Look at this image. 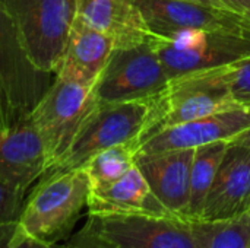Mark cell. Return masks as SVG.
Instances as JSON below:
<instances>
[{"label": "cell", "mask_w": 250, "mask_h": 248, "mask_svg": "<svg viewBox=\"0 0 250 248\" xmlns=\"http://www.w3.org/2000/svg\"><path fill=\"white\" fill-rule=\"evenodd\" d=\"M25 197V194L0 181V235L18 222Z\"/></svg>", "instance_id": "21"}, {"label": "cell", "mask_w": 250, "mask_h": 248, "mask_svg": "<svg viewBox=\"0 0 250 248\" xmlns=\"http://www.w3.org/2000/svg\"><path fill=\"white\" fill-rule=\"evenodd\" d=\"M155 48L170 79L214 69H224L250 60V34L205 32L199 45L190 50H176L158 37Z\"/></svg>", "instance_id": "10"}, {"label": "cell", "mask_w": 250, "mask_h": 248, "mask_svg": "<svg viewBox=\"0 0 250 248\" xmlns=\"http://www.w3.org/2000/svg\"><path fill=\"white\" fill-rule=\"evenodd\" d=\"M51 86V73L38 69L0 0V123L3 132L25 121Z\"/></svg>", "instance_id": "4"}, {"label": "cell", "mask_w": 250, "mask_h": 248, "mask_svg": "<svg viewBox=\"0 0 250 248\" xmlns=\"http://www.w3.org/2000/svg\"><path fill=\"white\" fill-rule=\"evenodd\" d=\"M250 210V149L229 143L199 221H229Z\"/></svg>", "instance_id": "13"}, {"label": "cell", "mask_w": 250, "mask_h": 248, "mask_svg": "<svg viewBox=\"0 0 250 248\" xmlns=\"http://www.w3.org/2000/svg\"><path fill=\"white\" fill-rule=\"evenodd\" d=\"M113 48V38L94 29L83 19L76 16L56 76L94 86Z\"/></svg>", "instance_id": "15"}, {"label": "cell", "mask_w": 250, "mask_h": 248, "mask_svg": "<svg viewBox=\"0 0 250 248\" xmlns=\"http://www.w3.org/2000/svg\"><path fill=\"white\" fill-rule=\"evenodd\" d=\"M193 156L195 149L135 156V165L145 177L152 193L171 215L179 218H185L189 203Z\"/></svg>", "instance_id": "14"}, {"label": "cell", "mask_w": 250, "mask_h": 248, "mask_svg": "<svg viewBox=\"0 0 250 248\" xmlns=\"http://www.w3.org/2000/svg\"><path fill=\"white\" fill-rule=\"evenodd\" d=\"M199 248H250V210L229 221H193Z\"/></svg>", "instance_id": "20"}, {"label": "cell", "mask_w": 250, "mask_h": 248, "mask_svg": "<svg viewBox=\"0 0 250 248\" xmlns=\"http://www.w3.org/2000/svg\"><path fill=\"white\" fill-rule=\"evenodd\" d=\"M78 16L108 35L114 47H130L157 38L141 15L136 0H76Z\"/></svg>", "instance_id": "16"}, {"label": "cell", "mask_w": 250, "mask_h": 248, "mask_svg": "<svg viewBox=\"0 0 250 248\" xmlns=\"http://www.w3.org/2000/svg\"><path fill=\"white\" fill-rule=\"evenodd\" d=\"M154 41L113 48L94 85L97 104L152 99L167 89L171 79Z\"/></svg>", "instance_id": "6"}, {"label": "cell", "mask_w": 250, "mask_h": 248, "mask_svg": "<svg viewBox=\"0 0 250 248\" xmlns=\"http://www.w3.org/2000/svg\"><path fill=\"white\" fill-rule=\"evenodd\" d=\"M95 104L94 86L56 76V80L28 117L44 142L50 168L67 151Z\"/></svg>", "instance_id": "8"}, {"label": "cell", "mask_w": 250, "mask_h": 248, "mask_svg": "<svg viewBox=\"0 0 250 248\" xmlns=\"http://www.w3.org/2000/svg\"><path fill=\"white\" fill-rule=\"evenodd\" d=\"M231 89L234 99L240 105L250 107V60L234 67Z\"/></svg>", "instance_id": "22"}, {"label": "cell", "mask_w": 250, "mask_h": 248, "mask_svg": "<svg viewBox=\"0 0 250 248\" xmlns=\"http://www.w3.org/2000/svg\"><path fill=\"white\" fill-rule=\"evenodd\" d=\"M48 168L44 142L29 118L0 133V181L26 196Z\"/></svg>", "instance_id": "12"}, {"label": "cell", "mask_w": 250, "mask_h": 248, "mask_svg": "<svg viewBox=\"0 0 250 248\" xmlns=\"http://www.w3.org/2000/svg\"><path fill=\"white\" fill-rule=\"evenodd\" d=\"M229 143H236V145H242V146H246L250 149V129L245 130L243 133L237 134L233 140H230Z\"/></svg>", "instance_id": "26"}, {"label": "cell", "mask_w": 250, "mask_h": 248, "mask_svg": "<svg viewBox=\"0 0 250 248\" xmlns=\"http://www.w3.org/2000/svg\"><path fill=\"white\" fill-rule=\"evenodd\" d=\"M189 1H198V3H204V4H208V6H215L212 0H189ZM217 7V6H215Z\"/></svg>", "instance_id": "27"}, {"label": "cell", "mask_w": 250, "mask_h": 248, "mask_svg": "<svg viewBox=\"0 0 250 248\" xmlns=\"http://www.w3.org/2000/svg\"><path fill=\"white\" fill-rule=\"evenodd\" d=\"M83 227L113 248H199L195 222L174 215L88 213Z\"/></svg>", "instance_id": "7"}, {"label": "cell", "mask_w": 250, "mask_h": 248, "mask_svg": "<svg viewBox=\"0 0 250 248\" xmlns=\"http://www.w3.org/2000/svg\"><path fill=\"white\" fill-rule=\"evenodd\" d=\"M149 32L168 38L183 29L250 34V20L215 6L189 0H136Z\"/></svg>", "instance_id": "9"}, {"label": "cell", "mask_w": 250, "mask_h": 248, "mask_svg": "<svg viewBox=\"0 0 250 248\" xmlns=\"http://www.w3.org/2000/svg\"><path fill=\"white\" fill-rule=\"evenodd\" d=\"M234 67L195 72L171 79L167 89L155 99L148 123L136 142V149L168 127L243 107L233 96Z\"/></svg>", "instance_id": "2"}, {"label": "cell", "mask_w": 250, "mask_h": 248, "mask_svg": "<svg viewBox=\"0 0 250 248\" xmlns=\"http://www.w3.org/2000/svg\"><path fill=\"white\" fill-rule=\"evenodd\" d=\"M217 7L231 10L250 20V0H212Z\"/></svg>", "instance_id": "25"}, {"label": "cell", "mask_w": 250, "mask_h": 248, "mask_svg": "<svg viewBox=\"0 0 250 248\" xmlns=\"http://www.w3.org/2000/svg\"><path fill=\"white\" fill-rule=\"evenodd\" d=\"M229 142H215L195 149L190 171V194L185 218L199 221L207 196L211 190L220 164L226 155Z\"/></svg>", "instance_id": "18"}, {"label": "cell", "mask_w": 250, "mask_h": 248, "mask_svg": "<svg viewBox=\"0 0 250 248\" xmlns=\"http://www.w3.org/2000/svg\"><path fill=\"white\" fill-rule=\"evenodd\" d=\"M89 190V178L83 168L44 175L25 197L16 231L47 246L69 240L88 206Z\"/></svg>", "instance_id": "1"}, {"label": "cell", "mask_w": 250, "mask_h": 248, "mask_svg": "<svg viewBox=\"0 0 250 248\" xmlns=\"http://www.w3.org/2000/svg\"><path fill=\"white\" fill-rule=\"evenodd\" d=\"M34 64L56 73L78 16L76 0H1Z\"/></svg>", "instance_id": "5"}, {"label": "cell", "mask_w": 250, "mask_h": 248, "mask_svg": "<svg viewBox=\"0 0 250 248\" xmlns=\"http://www.w3.org/2000/svg\"><path fill=\"white\" fill-rule=\"evenodd\" d=\"M88 213H122V215H155L170 216L171 213L152 193L142 172L135 165L117 181L89 190Z\"/></svg>", "instance_id": "17"}, {"label": "cell", "mask_w": 250, "mask_h": 248, "mask_svg": "<svg viewBox=\"0 0 250 248\" xmlns=\"http://www.w3.org/2000/svg\"><path fill=\"white\" fill-rule=\"evenodd\" d=\"M157 98L130 102L95 104L82 121L67 151L45 172V175L56 171L82 168L89 158L111 146L130 142L136 145L148 123Z\"/></svg>", "instance_id": "3"}, {"label": "cell", "mask_w": 250, "mask_h": 248, "mask_svg": "<svg viewBox=\"0 0 250 248\" xmlns=\"http://www.w3.org/2000/svg\"><path fill=\"white\" fill-rule=\"evenodd\" d=\"M248 129H250V107L243 105L168 127L141 143L136 155L196 149L215 142H230Z\"/></svg>", "instance_id": "11"}, {"label": "cell", "mask_w": 250, "mask_h": 248, "mask_svg": "<svg viewBox=\"0 0 250 248\" xmlns=\"http://www.w3.org/2000/svg\"><path fill=\"white\" fill-rule=\"evenodd\" d=\"M136 145L133 142L116 145L95 153L82 167L89 178L91 189L108 186L122 178L135 167Z\"/></svg>", "instance_id": "19"}, {"label": "cell", "mask_w": 250, "mask_h": 248, "mask_svg": "<svg viewBox=\"0 0 250 248\" xmlns=\"http://www.w3.org/2000/svg\"><path fill=\"white\" fill-rule=\"evenodd\" d=\"M66 246L67 248H113L85 227L75 235H72Z\"/></svg>", "instance_id": "24"}, {"label": "cell", "mask_w": 250, "mask_h": 248, "mask_svg": "<svg viewBox=\"0 0 250 248\" xmlns=\"http://www.w3.org/2000/svg\"><path fill=\"white\" fill-rule=\"evenodd\" d=\"M3 132V127H1V123H0V133Z\"/></svg>", "instance_id": "28"}, {"label": "cell", "mask_w": 250, "mask_h": 248, "mask_svg": "<svg viewBox=\"0 0 250 248\" xmlns=\"http://www.w3.org/2000/svg\"><path fill=\"white\" fill-rule=\"evenodd\" d=\"M0 248H67V246H47L34 241L16 231V224L0 235Z\"/></svg>", "instance_id": "23"}]
</instances>
